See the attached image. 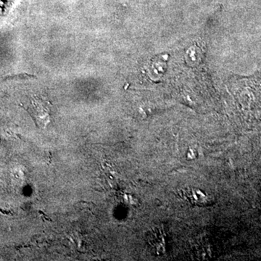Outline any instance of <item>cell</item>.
<instances>
[{
	"label": "cell",
	"mask_w": 261,
	"mask_h": 261,
	"mask_svg": "<svg viewBox=\"0 0 261 261\" xmlns=\"http://www.w3.org/2000/svg\"><path fill=\"white\" fill-rule=\"evenodd\" d=\"M181 195L194 205L209 206L215 202L213 196L200 189L187 187L181 191Z\"/></svg>",
	"instance_id": "6da1fadb"
},
{
	"label": "cell",
	"mask_w": 261,
	"mask_h": 261,
	"mask_svg": "<svg viewBox=\"0 0 261 261\" xmlns=\"http://www.w3.org/2000/svg\"><path fill=\"white\" fill-rule=\"evenodd\" d=\"M32 112L36 124L40 128H45L50 122L49 110L47 103L41 100L35 101L33 102Z\"/></svg>",
	"instance_id": "7a4b0ae2"
}]
</instances>
